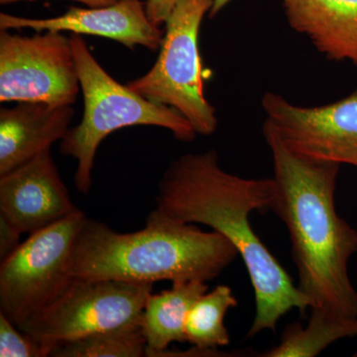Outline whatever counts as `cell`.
<instances>
[{
	"instance_id": "7a4b0ae2",
	"label": "cell",
	"mask_w": 357,
	"mask_h": 357,
	"mask_svg": "<svg viewBox=\"0 0 357 357\" xmlns=\"http://www.w3.org/2000/svg\"><path fill=\"white\" fill-rule=\"evenodd\" d=\"M263 136L271 151L275 183L270 210L288 230L297 268L298 289L311 307L357 317V291L349 263L357 252V229L337 213L340 164L294 154L267 124Z\"/></svg>"
},
{
	"instance_id": "4fadbf2b",
	"label": "cell",
	"mask_w": 357,
	"mask_h": 357,
	"mask_svg": "<svg viewBox=\"0 0 357 357\" xmlns=\"http://www.w3.org/2000/svg\"><path fill=\"white\" fill-rule=\"evenodd\" d=\"M290 27L328 60L357 67V0H280Z\"/></svg>"
},
{
	"instance_id": "ba28073f",
	"label": "cell",
	"mask_w": 357,
	"mask_h": 357,
	"mask_svg": "<svg viewBox=\"0 0 357 357\" xmlns=\"http://www.w3.org/2000/svg\"><path fill=\"white\" fill-rule=\"evenodd\" d=\"M81 89L70 37L0 32V102L73 105Z\"/></svg>"
},
{
	"instance_id": "8992f818",
	"label": "cell",
	"mask_w": 357,
	"mask_h": 357,
	"mask_svg": "<svg viewBox=\"0 0 357 357\" xmlns=\"http://www.w3.org/2000/svg\"><path fill=\"white\" fill-rule=\"evenodd\" d=\"M79 210L29 234L0 265V312L18 326L57 299L74 279L73 256L86 220Z\"/></svg>"
},
{
	"instance_id": "5bb4252c",
	"label": "cell",
	"mask_w": 357,
	"mask_h": 357,
	"mask_svg": "<svg viewBox=\"0 0 357 357\" xmlns=\"http://www.w3.org/2000/svg\"><path fill=\"white\" fill-rule=\"evenodd\" d=\"M208 288L202 281H177L168 290L148 296L140 319L141 331L146 340L145 356L157 357L172 342H187L188 314Z\"/></svg>"
},
{
	"instance_id": "30bf717a",
	"label": "cell",
	"mask_w": 357,
	"mask_h": 357,
	"mask_svg": "<svg viewBox=\"0 0 357 357\" xmlns=\"http://www.w3.org/2000/svg\"><path fill=\"white\" fill-rule=\"evenodd\" d=\"M77 211L51 149L0 175V215L23 234L46 229Z\"/></svg>"
},
{
	"instance_id": "7c38bea8",
	"label": "cell",
	"mask_w": 357,
	"mask_h": 357,
	"mask_svg": "<svg viewBox=\"0 0 357 357\" xmlns=\"http://www.w3.org/2000/svg\"><path fill=\"white\" fill-rule=\"evenodd\" d=\"M74 116L72 105L17 102L0 109V175L10 172L62 140Z\"/></svg>"
},
{
	"instance_id": "44dd1931",
	"label": "cell",
	"mask_w": 357,
	"mask_h": 357,
	"mask_svg": "<svg viewBox=\"0 0 357 357\" xmlns=\"http://www.w3.org/2000/svg\"><path fill=\"white\" fill-rule=\"evenodd\" d=\"M23 1V0H0L1 4L14 3V2ZM33 1V0H29ZM72 1L81 2L89 7L109 6L116 3L119 0H72Z\"/></svg>"
},
{
	"instance_id": "9a60e30c",
	"label": "cell",
	"mask_w": 357,
	"mask_h": 357,
	"mask_svg": "<svg viewBox=\"0 0 357 357\" xmlns=\"http://www.w3.org/2000/svg\"><path fill=\"white\" fill-rule=\"evenodd\" d=\"M309 321L290 324L278 345L260 354L264 357H314L344 338L357 337V317L340 316L321 307H311Z\"/></svg>"
},
{
	"instance_id": "e0dca14e",
	"label": "cell",
	"mask_w": 357,
	"mask_h": 357,
	"mask_svg": "<svg viewBox=\"0 0 357 357\" xmlns=\"http://www.w3.org/2000/svg\"><path fill=\"white\" fill-rule=\"evenodd\" d=\"M146 340L140 326L95 333L58 344L50 356L140 357L145 356Z\"/></svg>"
},
{
	"instance_id": "52a82bcc",
	"label": "cell",
	"mask_w": 357,
	"mask_h": 357,
	"mask_svg": "<svg viewBox=\"0 0 357 357\" xmlns=\"http://www.w3.org/2000/svg\"><path fill=\"white\" fill-rule=\"evenodd\" d=\"M152 284L74 277L57 299L17 328L54 347L95 335L140 326Z\"/></svg>"
},
{
	"instance_id": "2e32d148",
	"label": "cell",
	"mask_w": 357,
	"mask_h": 357,
	"mask_svg": "<svg viewBox=\"0 0 357 357\" xmlns=\"http://www.w3.org/2000/svg\"><path fill=\"white\" fill-rule=\"evenodd\" d=\"M238 306L236 296L227 285H218L203 294L192 305L185 321V340L201 351H218L230 344L225 317Z\"/></svg>"
},
{
	"instance_id": "3957f363",
	"label": "cell",
	"mask_w": 357,
	"mask_h": 357,
	"mask_svg": "<svg viewBox=\"0 0 357 357\" xmlns=\"http://www.w3.org/2000/svg\"><path fill=\"white\" fill-rule=\"evenodd\" d=\"M238 252L218 232L169 217L155 208L138 231H115L86 218L73 256L72 273L130 283L215 280Z\"/></svg>"
},
{
	"instance_id": "9c48e42d",
	"label": "cell",
	"mask_w": 357,
	"mask_h": 357,
	"mask_svg": "<svg viewBox=\"0 0 357 357\" xmlns=\"http://www.w3.org/2000/svg\"><path fill=\"white\" fill-rule=\"evenodd\" d=\"M261 105L264 123L294 154L357 168V88L321 107H300L272 91L263 96Z\"/></svg>"
},
{
	"instance_id": "6da1fadb",
	"label": "cell",
	"mask_w": 357,
	"mask_h": 357,
	"mask_svg": "<svg viewBox=\"0 0 357 357\" xmlns=\"http://www.w3.org/2000/svg\"><path fill=\"white\" fill-rule=\"evenodd\" d=\"M273 178H248L223 170L215 150L187 153L169 164L158 185L156 208L169 217L204 225L234 244L255 290L256 312L248 338L276 333L282 317L310 304L278 260L255 234L249 217L270 210Z\"/></svg>"
},
{
	"instance_id": "8fae6325",
	"label": "cell",
	"mask_w": 357,
	"mask_h": 357,
	"mask_svg": "<svg viewBox=\"0 0 357 357\" xmlns=\"http://www.w3.org/2000/svg\"><path fill=\"white\" fill-rule=\"evenodd\" d=\"M22 28L36 32L93 35L114 40L129 50L139 45L152 52L159 50L164 36L159 26L148 20L145 3L140 0H119L112 6L89 8L72 6L63 15L45 20L0 14V29Z\"/></svg>"
},
{
	"instance_id": "ffe728a7",
	"label": "cell",
	"mask_w": 357,
	"mask_h": 357,
	"mask_svg": "<svg viewBox=\"0 0 357 357\" xmlns=\"http://www.w3.org/2000/svg\"><path fill=\"white\" fill-rule=\"evenodd\" d=\"M178 1L180 0H146L145 11L148 20L159 27L163 23L165 24Z\"/></svg>"
},
{
	"instance_id": "ac0fdd59",
	"label": "cell",
	"mask_w": 357,
	"mask_h": 357,
	"mask_svg": "<svg viewBox=\"0 0 357 357\" xmlns=\"http://www.w3.org/2000/svg\"><path fill=\"white\" fill-rule=\"evenodd\" d=\"M0 356L47 357L50 351L0 312Z\"/></svg>"
},
{
	"instance_id": "d6986e66",
	"label": "cell",
	"mask_w": 357,
	"mask_h": 357,
	"mask_svg": "<svg viewBox=\"0 0 357 357\" xmlns=\"http://www.w3.org/2000/svg\"><path fill=\"white\" fill-rule=\"evenodd\" d=\"M22 232L0 215V258L3 260L20 245Z\"/></svg>"
},
{
	"instance_id": "5b68a950",
	"label": "cell",
	"mask_w": 357,
	"mask_h": 357,
	"mask_svg": "<svg viewBox=\"0 0 357 357\" xmlns=\"http://www.w3.org/2000/svg\"><path fill=\"white\" fill-rule=\"evenodd\" d=\"M213 0H180L165 22L158 58L146 74L126 83L138 95L173 107L199 135L218 128L215 107L204 95L199 29Z\"/></svg>"
},
{
	"instance_id": "7402d4cb",
	"label": "cell",
	"mask_w": 357,
	"mask_h": 357,
	"mask_svg": "<svg viewBox=\"0 0 357 357\" xmlns=\"http://www.w3.org/2000/svg\"><path fill=\"white\" fill-rule=\"evenodd\" d=\"M231 1L232 0H213V7H211L210 13H208L210 18H215Z\"/></svg>"
},
{
	"instance_id": "277c9868",
	"label": "cell",
	"mask_w": 357,
	"mask_h": 357,
	"mask_svg": "<svg viewBox=\"0 0 357 357\" xmlns=\"http://www.w3.org/2000/svg\"><path fill=\"white\" fill-rule=\"evenodd\" d=\"M70 43L84 96L81 122L61 140V153L77 161L75 185L88 195L93 185L96 151L109 134L135 126L168 129L184 142L196 139L192 124L173 107L151 102L110 76L96 60L82 35L70 34Z\"/></svg>"
}]
</instances>
